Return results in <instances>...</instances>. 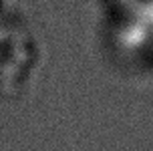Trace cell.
<instances>
[{"instance_id":"obj_1","label":"cell","mask_w":153,"mask_h":151,"mask_svg":"<svg viewBox=\"0 0 153 151\" xmlns=\"http://www.w3.org/2000/svg\"><path fill=\"white\" fill-rule=\"evenodd\" d=\"M151 2H153V0H151Z\"/></svg>"}]
</instances>
